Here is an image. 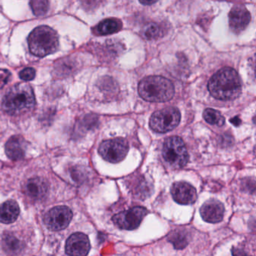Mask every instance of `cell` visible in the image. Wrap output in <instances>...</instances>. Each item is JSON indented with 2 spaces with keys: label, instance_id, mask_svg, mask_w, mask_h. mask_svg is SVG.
<instances>
[{
  "label": "cell",
  "instance_id": "1",
  "mask_svg": "<svg viewBox=\"0 0 256 256\" xmlns=\"http://www.w3.org/2000/svg\"><path fill=\"white\" fill-rule=\"evenodd\" d=\"M208 90L211 96L218 100H234L241 94L240 76L234 69L224 68L210 78Z\"/></svg>",
  "mask_w": 256,
  "mask_h": 256
},
{
  "label": "cell",
  "instance_id": "2",
  "mask_svg": "<svg viewBox=\"0 0 256 256\" xmlns=\"http://www.w3.org/2000/svg\"><path fill=\"white\" fill-rule=\"evenodd\" d=\"M36 104L34 92L29 84L14 86L3 98L2 108L10 116H20L32 110Z\"/></svg>",
  "mask_w": 256,
  "mask_h": 256
},
{
  "label": "cell",
  "instance_id": "3",
  "mask_svg": "<svg viewBox=\"0 0 256 256\" xmlns=\"http://www.w3.org/2000/svg\"><path fill=\"white\" fill-rule=\"evenodd\" d=\"M138 93L147 102L163 103L173 98L174 87L169 80L163 76H150L140 82Z\"/></svg>",
  "mask_w": 256,
  "mask_h": 256
},
{
  "label": "cell",
  "instance_id": "4",
  "mask_svg": "<svg viewBox=\"0 0 256 256\" xmlns=\"http://www.w3.org/2000/svg\"><path fill=\"white\" fill-rule=\"evenodd\" d=\"M30 52L39 57H45L58 50L59 36L57 32L48 26L36 27L28 37Z\"/></svg>",
  "mask_w": 256,
  "mask_h": 256
},
{
  "label": "cell",
  "instance_id": "5",
  "mask_svg": "<svg viewBox=\"0 0 256 256\" xmlns=\"http://www.w3.org/2000/svg\"><path fill=\"white\" fill-rule=\"evenodd\" d=\"M162 155L165 160L174 168H182L189 160V154L183 140L176 136L165 140Z\"/></svg>",
  "mask_w": 256,
  "mask_h": 256
},
{
  "label": "cell",
  "instance_id": "6",
  "mask_svg": "<svg viewBox=\"0 0 256 256\" xmlns=\"http://www.w3.org/2000/svg\"><path fill=\"white\" fill-rule=\"evenodd\" d=\"M180 111L175 108H164L156 111L150 120V127L156 132H167L172 130L180 122Z\"/></svg>",
  "mask_w": 256,
  "mask_h": 256
},
{
  "label": "cell",
  "instance_id": "7",
  "mask_svg": "<svg viewBox=\"0 0 256 256\" xmlns=\"http://www.w3.org/2000/svg\"><path fill=\"white\" fill-rule=\"evenodd\" d=\"M129 152V144L123 138L105 140L99 146V152L105 160L111 164L121 162Z\"/></svg>",
  "mask_w": 256,
  "mask_h": 256
},
{
  "label": "cell",
  "instance_id": "8",
  "mask_svg": "<svg viewBox=\"0 0 256 256\" xmlns=\"http://www.w3.org/2000/svg\"><path fill=\"white\" fill-rule=\"evenodd\" d=\"M148 214V210L143 207H134L127 210L120 212L113 216L114 224L120 230H136Z\"/></svg>",
  "mask_w": 256,
  "mask_h": 256
},
{
  "label": "cell",
  "instance_id": "9",
  "mask_svg": "<svg viewBox=\"0 0 256 256\" xmlns=\"http://www.w3.org/2000/svg\"><path fill=\"white\" fill-rule=\"evenodd\" d=\"M73 214L66 206H57L53 208L45 214L44 222L51 231H60L64 230L70 224Z\"/></svg>",
  "mask_w": 256,
  "mask_h": 256
},
{
  "label": "cell",
  "instance_id": "10",
  "mask_svg": "<svg viewBox=\"0 0 256 256\" xmlns=\"http://www.w3.org/2000/svg\"><path fill=\"white\" fill-rule=\"evenodd\" d=\"M90 250V240L84 233H75L66 242V252L69 256H87Z\"/></svg>",
  "mask_w": 256,
  "mask_h": 256
},
{
  "label": "cell",
  "instance_id": "11",
  "mask_svg": "<svg viewBox=\"0 0 256 256\" xmlns=\"http://www.w3.org/2000/svg\"><path fill=\"white\" fill-rule=\"evenodd\" d=\"M171 195L176 202L180 204H192L196 201L197 192L193 186L186 182H176L171 186Z\"/></svg>",
  "mask_w": 256,
  "mask_h": 256
},
{
  "label": "cell",
  "instance_id": "12",
  "mask_svg": "<svg viewBox=\"0 0 256 256\" xmlns=\"http://www.w3.org/2000/svg\"><path fill=\"white\" fill-rule=\"evenodd\" d=\"M229 26L234 33L241 32L249 25L251 14L245 6H235L229 13Z\"/></svg>",
  "mask_w": 256,
  "mask_h": 256
},
{
  "label": "cell",
  "instance_id": "13",
  "mask_svg": "<svg viewBox=\"0 0 256 256\" xmlns=\"http://www.w3.org/2000/svg\"><path fill=\"white\" fill-rule=\"evenodd\" d=\"M200 213L205 222L217 224L223 219L225 208L218 200H210L201 206Z\"/></svg>",
  "mask_w": 256,
  "mask_h": 256
},
{
  "label": "cell",
  "instance_id": "14",
  "mask_svg": "<svg viewBox=\"0 0 256 256\" xmlns=\"http://www.w3.org/2000/svg\"><path fill=\"white\" fill-rule=\"evenodd\" d=\"M48 190L47 182L42 178H33L26 182L24 192L33 200H41L46 196Z\"/></svg>",
  "mask_w": 256,
  "mask_h": 256
},
{
  "label": "cell",
  "instance_id": "15",
  "mask_svg": "<svg viewBox=\"0 0 256 256\" xmlns=\"http://www.w3.org/2000/svg\"><path fill=\"white\" fill-rule=\"evenodd\" d=\"M25 140L20 136L11 137L6 144V153L12 160H19L25 155Z\"/></svg>",
  "mask_w": 256,
  "mask_h": 256
},
{
  "label": "cell",
  "instance_id": "16",
  "mask_svg": "<svg viewBox=\"0 0 256 256\" xmlns=\"http://www.w3.org/2000/svg\"><path fill=\"white\" fill-rule=\"evenodd\" d=\"M20 214V208L14 200H9L0 206V222L10 224L18 219Z\"/></svg>",
  "mask_w": 256,
  "mask_h": 256
},
{
  "label": "cell",
  "instance_id": "17",
  "mask_svg": "<svg viewBox=\"0 0 256 256\" xmlns=\"http://www.w3.org/2000/svg\"><path fill=\"white\" fill-rule=\"evenodd\" d=\"M167 238L170 243L172 244L175 249L183 250L189 244L190 234L187 230L180 227L171 231Z\"/></svg>",
  "mask_w": 256,
  "mask_h": 256
},
{
  "label": "cell",
  "instance_id": "18",
  "mask_svg": "<svg viewBox=\"0 0 256 256\" xmlns=\"http://www.w3.org/2000/svg\"><path fill=\"white\" fill-rule=\"evenodd\" d=\"M122 28V22L119 20L105 19L101 21L99 25L96 26V33L101 36H106V34H114L120 31Z\"/></svg>",
  "mask_w": 256,
  "mask_h": 256
},
{
  "label": "cell",
  "instance_id": "19",
  "mask_svg": "<svg viewBox=\"0 0 256 256\" xmlns=\"http://www.w3.org/2000/svg\"><path fill=\"white\" fill-rule=\"evenodd\" d=\"M3 246L5 250L11 255H16L22 250V242L12 233H7L3 236Z\"/></svg>",
  "mask_w": 256,
  "mask_h": 256
},
{
  "label": "cell",
  "instance_id": "20",
  "mask_svg": "<svg viewBox=\"0 0 256 256\" xmlns=\"http://www.w3.org/2000/svg\"><path fill=\"white\" fill-rule=\"evenodd\" d=\"M204 120L207 123L213 126H221L225 124V118L222 116V114L219 111L213 109H207L204 110L203 114Z\"/></svg>",
  "mask_w": 256,
  "mask_h": 256
},
{
  "label": "cell",
  "instance_id": "21",
  "mask_svg": "<svg viewBox=\"0 0 256 256\" xmlns=\"http://www.w3.org/2000/svg\"><path fill=\"white\" fill-rule=\"evenodd\" d=\"M30 7L36 16H43L49 8L48 0H30Z\"/></svg>",
  "mask_w": 256,
  "mask_h": 256
},
{
  "label": "cell",
  "instance_id": "22",
  "mask_svg": "<svg viewBox=\"0 0 256 256\" xmlns=\"http://www.w3.org/2000/svg\"><path fill=\"white\" fill-rule=\"evenodd\" d=\"M162 28L156 24H150L144 28V36L147 40H153L162 36Z\"/></svg>",
  "mask_w": 256,
  "mask_h": 256
},
{
  "label": "cell",
  "instance_id": "23",
  "mask_svg": "<svg viewBox=\"0 0 256 256\" xmlns=\"http://www.w3.org/2000/svg\"><path fill=\"white\" fill-rule=\"evenodd\" d=\"M19 76L23 80H33L36 76V70L33 68H27L20 72Z\"/></svg>",
  "mask_w": 256,
  "mask_h": 256
},
{
  "label": "cell",
  "instance_id": "24",
  "mask_svg": "<svg viewBox=\"0 0 256 256\" xmlns=\"http://www.w3.org/2000/svg\"><path fill=\"white\" fill-rule=\"evenodd\" d=\"M10 78L11 73L9 70L0 68V88H3L7 84Z\"/></svg>",
  "mask_w": 256,
  "mask_h": 256
},
{
  "label": "cell",
  "instance_id": "25",
  "mask_svg": "<svg viewBox=\"0 0 256 256\" xmlns=\"http://www.w3.org/2000/svg\"><path fill=\"white\" fill-rule=\"evenodd\" d=\"M232 255L233 256H252L249 255L246 251L240 248H234L232 250Z\"/></svg>",
  "mask_w": 256,
  "mask_h": 256
},
{
  "label": "cell",
  "instance_id": "26",
  "mask_svg": "<svg viewBox=\"0 0 256 256\" xmlns=\"http://www.w3.org/2000/svg\"><path fill=\"white\" fill-rule=\"evenodd\" d=\"M140 2L146 6H150V4H154L158 0H139Z\"/></svg>",
  "mask_w": 256,
  "mask_h": 256
}]
</instances>
